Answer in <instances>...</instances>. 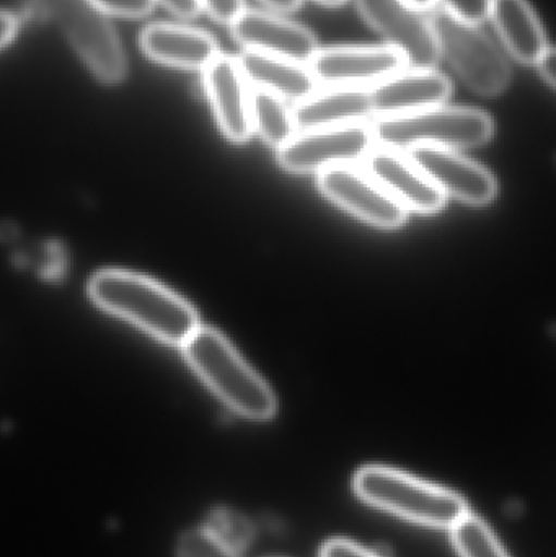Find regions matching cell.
<instances>
[{
  "label": "cell",
  "instance_id": "obj_13",
  "mask_svg": "<svg viewBox=\"0 0 556 557\" xmlns=\"http://www.w3.org/2000/svg\"><path fill=\"white\" fill-rule=\"evenodd\" d=\"M232 36L247 51L307 64L316 54L317 39L312 32L260 10H244L231 23Z\"/></svg>",
  "mask_w": 556,
  "mask_h": 557
},
{
  "label": "cell",
  "instance_id": "obj_27",
  "mask_svg": "<svg viewBox=\"0 0 556 557\" xmlns=\"http://www.w3.org/2000/svg\"><path fill=\"white\" fill-rule=\"evenodd\" d=\"M320 557H378L368 549L348 542V540H332L323 546Z\"/></svg>",
  "mask_w": 556,
  "mask_h": 557
},
{
  "label": "cell",
  "instance_id": "obj_9",
  "mask_svg": "<svg viewBox=\"0 0 556 557\" xmlns=\"http://www.w3.org/2000/svg\"><path fill=\"white\" fill-rule=\"evenodd\" d=\"M320 193L359 221L395 231L404 227L408 212L392 199L361 166L343 165L319 173Z\"/></svg>",
  "mask_w": 556,
  "mask_h": 557
},
{
  "label": "cell",
  "instance_id": "obj_22",
  "mask_svg": "<svg viewBox=\"0 0 556 557\" xmlns=\"http://www.w3.org/2000/svg\"><path fill=\"white\" fill-rule=\"evenodd\" d=\"M202 530L234 553L244 552L254 539L250 522L231 509L212 510Z\"/></svg>",
  "mask_w": 556,
  "mask_h": 557
},
{
  "label": "cell",
  "instance_id": "obj_14",
  "mask_svg": "<svg viewBox=\"0 0 556 557\" xmlns=\"http://www.w3.org/2000/svg\"><path fill=\"white\" fill-rule=\"evenodd\" d=\"M205 85L222 134L231 143H247L254 134L251 87L237 59L219 54L205 69Z\"/></svg>",
  "mask_w": 556,
  "mask_h": 557
},
{
  "label": "cell",
  "instance_id": "obj_4",
  "mask_svg": "<svg viewBox=\"0 0 556 557\" xmlns=\"http://www.w3.org/2000/svg\"><path fill=\"white\" fill-rule=\"evenodd\" d=\"M371 129L375 146L401 152L413 147L460 150L489 143L495 123L485 111L443 104L404 116L378 117Z\"/></svg>",
  "mask_w": 556,
  "mask_h": 557
},
{
  "label": "cell",
  "instance_id": "obj_12",
  "mask_svg": "<svg viewBox=\"0 0 556 557\" xmlns=\"http://www.w3.org/2000/svg\"><path fill=\"white\" fill-rule=\"evenodd\" d=\"M361 169L407 212L431 215L443 211L446 196L401 150L374 146Z\"/></svg>",
  "mask_w": 556,
  "mask_h": 557
},
{
  "label": "cell",
  "instance_id": "obj_17",
  "mask_svg": "<svg viewBox=\"0 0 556 557\" xmlns=\"http://www.w3.org/2000/svg\"><path fill=\"white\" fill-rule=\"evenodd\" d=\"M372 117L371 98L365 88L330 87L313 91L293 110L296 133L365 124Z\"/></svg>",
  "mask_w": 556,
  "mask_h": 557
},
{
  "label": "cell",
  "instance_id": "obj_18",
  "mask_svg": "<svg viewBox=\"0 0 556 557\" xmlns=\"http://www.w3.org/2000/svg\"><path fill=\"white\" fill-rule=\"evenodd\" d=\"M489 18L512 58L522 64L534 65L548 48L541 20L528 0H492Z\"/></svg>",
  "mask_w": 556,
  "mask_h": 557
},
{
  "label": "cell",
  "instance_id": "obj_7",
  "mask_svg": "<svg viewBox=\"0 0 556 557\" xmlns=\"http://www.w3.org/2000/svg\"><path fill=\"white\" fill-rule=\"evenodd\" d=\"M375 146L369 124L326 127L294 134L277 149L281 169L297 175L325 172L343 165H358Z\"/></svg>",
  "mask_w": 556,
  "mask_h": 557
},
{
  "label": "cell",
  "instance_id": "obj_25",
  "mask_svg": "<svg viewBox=\"0 0 556 557\" xmlns=\"http://www.w3.org/2000/svg\"><path fill=\"white\" fill-rule=\"evenodd\" d=\"M441 2H443V9L456 15L457 18L480 25L489 18L492 0H441Z\"/></svg>",
  "mask_w": 556,
  "mask_h": 557
},
{
  "label": "cell",
  "instance_id": "obj_30",
  "mask_svg": "<svg viewBox=\"0 0 556 557\" xmlns=\"http://www.w3.org/2000/svg\"><path fill=\"white\" fill-rule=\"evenodd\" d=\"M16 32H18V22H16L15 15L0 10V49L13 41Z\"/></svg>",
  "mask_w": 556,
  "mask_h": 557
},
{
  "label": "cell",
  "instance_id": "obj_15",
  "mask_svg": "<svg viewBox=\"0 0 556 557\" xmlns=\"http://www.w3.org/2000/svg\"><path fill=\"white\" fill-rule=\"evenodd\" d=\"M453 94L449 78L434 69H408L369 88L372 116L391 117L443 107Z\"/></svg>",
  "mask_w": 556,
  "mask_h": 557
},
{
  "label": "cell",
  "instance_id": "obj_28",
  "mask_svg": "<svg viewBox=\"0 0 556 557\" xmlns=\"http://www.w3.org/2000/svg\"><path fill=\"white\" fill-rule=\"evenodd\" d=\"M156 2L162 3L169 12L182 18H196L202 12L199 0H156Z\"/></svg>",
  "mask_w": 556,
  "mask_h": 557
},
{
  "label": "cell",
  "instance_id": "obj_6",
  "mask_svg": "<svg viewBox=\"0 0 556 557\" xmlns=\"http://www.w3.org/2000/svg\"><path fill=\"white\" fill-rule=\"evenodd\" d=\"M46 12L58 22L59 28L103 84H120L126 77V55L120 38L107 15L90 0H39Z\"/></svg>",
  "mask_w": 556,
  "mask_h": 557
},
{
  "label": "cell",
  "instance_id": "obj_31",
  "mask_svg": "<svg viewBox=\"0 0 556 557\" xmlns=\"http://www.w3.org/2000/svg\"><path fill=\"white\" fill-rule=\"evenodd\" d=\"M261 3L277 13H291L300 9L304 0H260Z\"/></svg>",
  "mask_w": 556,
  "mask_h": 557
},
{
  "label": "cell",
  "instance_id": "obj_24",
  "mask_svg": "<svg viewBox=\"0 0 556 557\" xmlns=\"http://www.w3.org/2000/svg\"><path fill=\"white\" fill-rule=\"evenodd\" d=\"M104 15L140 18L152 12L156 0H90Z\"/></svg>",
  "mask_w": 556,
  "mask_h": 557
},
{
  "label": "cell",
  "instance_id": "obj_29",
  "mask_svg": "<svg viewBox=\"0 0 556 557\" xmlns=\"http://www.w3.org/2000/svg\"><path fill=\"white\" fill-rule=\"evenodd\" d=\"M534 65L535 69H538L542 81H544L548 87L555 88V51L552 46H548V48L545 49L544 54L538 59V62H535Z\"/></svg>",
  "mask_w": 556,
  "mask_h": 557
},
{
  "label": "cell",
  "instance_id": "obj_21",
  "mask_svg": "<svg viewBox=\"0 0 556 557\" xmlns=\"http://www.w3.org/2000/svg\"><path fill=\"white\" fill-rule=\"evenodd\" d=\"M450 530L460 557H509L489 525L470 513Z\"/></svg>",
  "mask_w": 556,
  "mask_h": 557
},
{
  "label": "cell",
  "instance_id": "obj_16",
  "mask_svg": "<svg viewBox=\"0 0 556 557\" xmlns=\"http://www.w3.org/2000/svg\"><path fill=\"white\" fill-rule=\"evenodd\" d=\"M140 46L152 61L185 71H205L221 54L218 42L208 33L173 23L147 26Z\"/></svg>",
  "mask_w": 556,
  "mask_h": 557
},
{
  "label": "cell",
  "instance_id": "obj_32",
  "mask_svg": "<svg viewBox=\"0 0 556 557\" xmlns=\"http://www.w3.org/2000/svg\"><path fill=\"white\" fill-rule=\"evenodd\" d=\"M407 2H410L411 5L417 7V9L420 10H430L433 9L434 5H436L437 0H407Z\"/></svg>",
  "mask_w": 556,
  "mask_h": 557
},
{
  "label": "cell",
  "instance_id": "obj_8",
  "mask_svg": "<svg viewBox=\"0 0 556 557\" xmlns=\"http://www.w3.org/2000/svg\"><path fill=\"white\" fill-rule=\"evenodd\" d=\"M362 18L404 55L411 69H433L440 59L430 16L407 0H355Z\"/></svg>",
  "mask_w": 556,
  "mask_h": 557
},
{
  "label": "cell",
  "instance_id": "obj_5",
  "mask_svg": "<svg viewBox=\"0 0 556 557\" xmlns=\"http://www.w3.org/2000/svg\"><path fill=\"white\" fill-rule=\"evenodd\" d=\"M440 58L446 59L460 81L482 97L508 90L512 71L506 55L475 23L457 18L447 10L430 16Z\"/></svg>",
  "mask_w": 556,
  "mask_h": 557
},
{
  "label": "cell",
  "instance_id": "obj_2",
  "mask_svg": "<svg viewBox=\"0 0 556 557\" xmlns=\"http://www.w3.org/2000/svg\"><path fill=\"white\" fill-rule=\"evenodd\" d=\"M182 349L193 372L235 414L258 422L276 416L273 389L224 334L214 327L199 326Z\"/></svg>",
  "mask_w": 556,
  "mask_h": 557
},
{
  "label": "cell",
  "instance_id": "obj_19",
  "mask_svg": "<svg viewBox=\"0 0 556 557\" xmlns=\"http://www.w3.org/2000/svg\"><path fill=\"white\" fill-rule=\"evenodd\" d=\"M237 61L255 90L270 91L296 103L317 91V81L306 64L254 51H245Z\"/></svg>",
  "mask_w": 556,
  "mask_h": 557
},
{
  "label": "cell",
  "instance_id": "obj_3",
  "mask_svg": "<svg viewBox=\"0 0 556 557\" xmlns=\"http://www.w3.org/2000/svg\"><path fill=\"white\" fill-rule=\"evenodd\" d=\"M353 486L369 506L433 529H454L469 513L466 500L454 491L387 467L362 468Z\"/></svg>",
  "mask_w": 556,
  "mask_h": 557
},
{
  "label": "cell",
  "instance_id": "obj_1",
  "mask_svg": "<svg viewBox=\"0 0 556 557\" xmlns=\"http://www.w3.org/2000/svg\"><path fill=\"white\" fill-rule=\"evenodd\" d=\"M88 295L101 310L166 346H185L201 326L198 311L182 295L133 271H98L88 282Z\"/></svg>",
  "mask_w": 556,
  "mask_h": 557
},
{
  "label": "cell",
  "instance_id": "obj_10",
  "mask_svg": "<svg viewBox=\"0 0 556 557\" xmlns=\"http://www.w3.org/2000/svg\"><path fill=\"white\" fill-rule=\"evenodd\" d=\"M307 67L317 84L343 88H369L407 67L400 52L391 46H336L317 49Z\"/></svg>",
  "mask_w": 556,
  "mask_h": 557
},
{
  "label": "cell",
  "instance_id": "obj_20",
  "mask_svg": "<svg viewBox=\"0 0 556 557\" xmlns=\"http://www.w3.org/2000/svg\"><path fill=\"white\" fill-rule=\"evenodd\" d=\"M251 127L264 144L280 149L296 134L286 101L264 90L251 91Z\"/></svg>",
  "mask_w": 556,
  "mask_h": 557
},
{
  "label": "cell",
  "instance_id": "obj_23",
  "mask_svg": "<svg viewBox=\"0 0 556 557\" xmlns=\"http://www.w3.org/2000/svg\"><path fill=\"white\" fill-rule=\"evenodd\" d=\"M176 557H238L202 529L183 533L176 543Z\"/></svg>",
  "mask_w": 556,
  "mask_h": 557
},
{
  "label": "cell",
  "instance_id": "obj_33",
  "mask_svg": "<svg viewBox=\"0 0 556 557\" xmlns=\"http://www.w3.org/2000/svg\"><path fill=\"white\" fill-rule=\"evenodd\" d=\"M316 2L322 3V5L326 7H338L342 3H345L346 0H316Z\"/></svg>",
  "mask_w": 556,
  "mask_h": 557
},
{
  "label": "cell",
  "instance_id": "obj_11",
  "mask_svg": "<svg viewBox=\"0 0 556 557\" xmlns=\"http://www.w3.org/2000/svg\"><path fill=\"white\" fill-rule=\"evenodd\" d=\"M405 153L446 198L453 196L464 205L486 206L498 195L493 173L457 150L413 147Z\"/></svg>",
  "mask_w": 556,
  "mask_h": 557
},
{
  "label": "cell",
  "instance_id": "obj_26",
  "mask_svg": "<svg viewBox=\"0 0 556 557\" xmlns=\"http://www.w3.org/2000/svg\"><path fill=\"white\" fill-rule=\"evenodd\" d=\"M202 10L209 13L215 22L231 25L245 10V0H199Z\"/></svg>",
  "mask_w": 556,
  "mask_h": 557
}]
</instances>
